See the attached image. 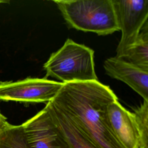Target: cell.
<instances>
[{
    "mask_svg": "<svg viewBox=\"0 0 148 148\" xmlns=\"http://www.w3.org/2000/svg\"><path fill=\"white\" fill-rule=\"evenodd\" d=\"M7 121L6 117L0 112V130L5 121Z\"/></svg>",
    "mask_w": 148,
    "mask_h": 148,
    "instance_id": "cell-13",
    "label": "cell"
},
{
    "mask_svg": "<svg viewBox=\"0 0 148 148\" xmlns=\"http://www.w3.org/2000/svg\"><path fill=\"white\" fill-rule=\"evenodd\" d=\"M103 68L106 75L125 83L148 101V71L116 57L107 58Z\"/></svg>",
    "mask_w": 148,
    "mask_h": 148,
    "instance_id": "cell-8",
    "label": "cell"
},
{
    "mask_svg": "<svg viewBox=\"0 0 148 148\" xmlns=\"http://www.w3.org/2000/svg\"><path fill=\"white\" fill-rule=\"evenodd\" d=\"M106 113L113 134L124 148H145L132 112L116 100L108 105Z\"/></svg>",
    "mask_w": 148,
    "mask_h": 148,
    "instance_id": "cell-7",
    "label": "cell"
},
{
    "mask_svg": "<svg viewBox=\"0 0 148 148\" xmlns=\"http://www.w3.org/2000/svg\"><path fill=\"white\" fill-rule=\"evenodd\" d=\"M121 37L116 48V57L120 58L136 42L147 21L148 0H112Z\"/></svg>",
    "mask_w": 148,
    "mask_h": 148,
    "instance_id": "cell-4",
    "label": "cell"
},
{
    "mask_svg": "<svg viewBox=\"0 0 148 148\" xmlns=\"http://www.w3.org/2000/svg\"><path fill=\"white\" fill-rule=\"evenodd\" d=\"M126 62L148 71V22L142 27L136 43L120 58Z\"/></svg>",
    "mask_w": 148,
    "mask_h": 148,
    "instance_id": "cell-10",
    "label": "cell"
},
{
    "mask_svg": "<svg viewBox=\"0 0 148 148\" xmlns=\"http://www.w3.org/2000/svg\"><path fill=\"white\" fill-rule=\"evenodd\" d=\"M117 100L113 91L99 81L64 83L50 102L65 112L99 148H124L113 134L107 107Z\"/></svg>",
    "mask_w": 148,
    "mask_h": 148,
    "instance_id": "cell-1",
    "label": "cell"
},
{
    "mask_svg": "<svg viewBox=\"0 0 148 148\" xmlns=\"http://www.w3.org/2000/svg\"><path fill=\"white\" fill-rule=\"evenodd\" d=\"M45 108L62 135L68 148H99L65 112L51 102L46 103Z\"/></svg>",
    "mask_w": 148,
    "mask_h": 148,
    "instance_id": "cell-9",
    "label": "cell"
},
{
    "mask_svg": "<svg viewBox=\"0 0 148 148\" xmlns=\"http://www.w3.org/2000/svg\"><path fill=\"white\" fill-rule=\"evenodd\" d=\"M0 148H28L22 124L5 122L0 130Z\"/></svg>",
    "mask_w": 148,
    "mask_h": 148,
    "instance_id": "cell-11",
    "label": "cell"
},
{
    "mask_svg": "<svg viewBox=\"0 0 148 148\" xmlns=\"http://www.w3.org/2000/svg\"><path fill=\"white\" fill-rule=\"evenodd\" d=\"M9 3V1H0V3Z\"/></svg>",
    "mask_w": 148,
    "mask_h": 148,
    "instance_id": "cell-14",
    "label": "cell"
},
{
    "mask_svg": "<svg viewBox=\"0 0 148 148\" xmlns=\"http://www.w3.org/2000/svg\"><path fill=\"white\" fill-rule=\"evenodd\" d=\"M94 50L68 38L52 53L43 65L45 78L51 77L62 83L98 81L94 68Z\"/></svg>",
    "mask_w": 148,
    "mask_h": 148,
    "instance_id": "cell-3",
    "label": "cell"
},
{
    "mask_svg": "<svg viewBox=\"0 0 148 148\" xmlns=\"http://www.w3.org/2000/svg\"><path fill=\"white\" fill-rule=\"evenodd\" d=\"M22 125L28 148H68L62 135L45 108Z\"/></svg>",
    "mask_w": 148,
    "mask_h": 148,
    "instance_id": "cell-6",
    "label": "cell"
},
{
    "mask_svg": "<svg viewBox=\"0 0 148 148\" xmlns=\"http://www.w3.org/2000/svg\"><path fill=\"white\" fill-rule=\"evenodd\" d=\"M54 2L69 28L107 35L118 31L112 0H60Z\"/></svg>",
    "mask_w": 148,
    "mask_h": 148,
    "instance_id": "cell-2",
    "label": "cell"
},
{
    "mask_svg": "<svg viewBox=\"0 0 148 148\" xmlns=\"http://www.w3.org/2000/svg\"><path fill=\"white\" fill-rule=\"evenodd\" d=\"M64 84L45 77L0 82V100L47 103L56 97Z\"/></svg>",
    "mask_w": 148,
    "mask_h": 148,
    "instance_id": "cell-5",
    "label": "cell"
},
{
    "mask_svg": "<svg viewBox=\"0 0 148 148\" xmlns=\"http://www.w3.org/2000/svg\"><path fill=\"white\" fill-rule=\"evenodd\" d=\"M134 116L140 134L143 146L148 148V101L143 100L140 106L134 109Z\"/></svg>",
    "mask_w": 148,
    "mask_h": 148,
    "instance_id": "cell-12",
    "label": "cell"
}]
</instances>
